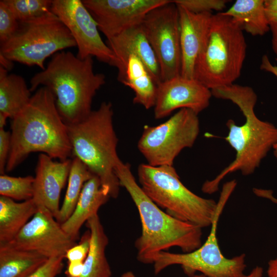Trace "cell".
<instances>
[{
  "label": "cell",
  "mask_w": 277,
  "mask_h": 277,
  "mask_svg": "<svg viewBox=\"0 0 277 277\" xmlns=\"http://www.w3.org/2000/svg\"><path fill=\"white\" fill-rule=\"evenodd\" d=\"M211 91L214 97L230 101L238 106L245 121L241 125L231 119L227 122L228 133L224 139L235 150V157L213 179L204 182L202 190L207 194L217 191L221 182L229 174L236 171L245 176L252 174L277 144V127L260 120L254 112L258 97L251 87L233 84Z\"/></svg>",
  "instance_id": "6da1fadb"
},
{
  "label": "cell",
  "mask_w": 277,
  "mask_h": 277,
  "mask_svg": "<svg viewBox=\"0 0 277 277\" xmlns=\"http://www.w3.org/2000/svg\"><path fill=\"white\" fill-rule=\"evenodd\" d=\"M10 128L7 172L14 170L32 152H40L61 161L72 156L67 125L57 109L54 95L46 87L38 88L27 106L12 118Z\"/></svg>",
  "instance_id": "7a4b0ae2"
},
{
  "label": "cell",
  "mask_w": 277,
  "mask_h": 277,
  "mask_svg": "<svg viewBox=\"0 0 277 277\" xmlns=\"http://www.w3.org/2000/svg\"><path fill=\"white\" fill-rule=\"evenodd\" d=\"M114 172L120 186L127 191L140 215L142 232L134 244L139 262L153 264L161 252L173 247L188 253L202 245V228L177 220L163 211L138 185L129 164L120 160Z\"/></svg>",
  "instance_id": "3957f363"
},
{
  "label": "cell",
  "mask_w": 277,
  "mask_h": 277,
  "mask_svg": "<svg viewBox=\"0 0 277 277\" xmlns=\"http://www.w3.org/2000/svg\"><path fill=\"white\" fill-rule=\"evenodd\" d=\"M106 83L105 75L95 73L92 57L81 59L64 50L57 52L44 70L30 81V90L43 85L54 95L58 113L66 125L85 119L92 112V100Z\"/></svg>",
  "instance_id": "277c9868"
},
{
  "label": "cell",
  "mask_w": 277,
  "mask_h": 277,
  "mask_svg": "<svg viewBox=\"0 0 277 277\" xmlns=\"http://www.w3.org/2000/svg\"><path fill=\"white\" fill-rule=\"evenodd\" d=\"M113 115L112 104L103 102L84 120L66 125L72 155L99 178L111 197L116 198L121 186L114 168L121 159L117 153L118 138Z\"/></svg>",
  "instance_id": "5b68a950"
},
{
  "label": "cell",
  "mask_w": 277,
  "mask_h": 277,
  "mask_svg": "<svg viewBox=\"0 0 277 277\" xmlns=\"http://www.w3.org/2000/svg\"><path fill=\"white\" fill-rule=\"evenodd\" d=\"M246 49L243 30L238 22L223 12L212 14L194 79L210 90L233 84L241 75Z\"/></svg>",
  "instance_id": "8992f818"
},
{
  "label": "cell",
  "mask_w": 277,
  "mask_h": 277,
  "mask_svg": "<svg viewBox=\"0 0 277 277\" xmlns=\"http://www.w3.org/2000/svg\"><path fill=\"white\" fill-rule=\"evenodd\" d=\"M137 175L146 194L169 215L202 228L211 225L217 202L201 197L188 189L173 166L141 164Z\"/></svg>",
  "instance_id": "52a82bcc"
},
{
  "label": "cell",
  "mask_w": 277,
  "mask_h": 277,
  "mask_svg": "<svg viewBox=\"0 0 277 277\" xmlns=\"http://www.w3.org/2000/svg\"><path fill=\"white\" fill-rule=\"evenodd\" d=\"M236 185L235 180L223 185L210 232L205 243L197 249L188 253L161 252L153 263L155 274L170 266L179 265L185 273L191 277L197 271L206 277H243L245 275V254H242L231 259L225 257L219 247L216 237L220 216Z\"/></svg>",
  "instance_id": "ba28073f"
},
{
  "label": "cell",
  "mask_w": 277,
  "mask_h": 277,
  "mask_svg": "<svg viewBox=\"0 0 277 277\" xmlns=\"http://www.w3.org/2000/svg\"><path fill=\"white\" fill-rule=\"evenodd\" d=\"M76 47L69 30L52 11L19 22L14 34L0 45V53L13 62L45 69L46 60L61 51Z\"/></svg>",
  "instance_id": "9c48e42d"
},
{
  "label": "cell",
  "mask_w": 277,
  "mask_h": 277,
  "mask_svg": "<svg viewBox=\"0 0 277 277\" xmlns=\"http://www.w3.org/2000/svg\"><path fill=\"white\" fill-rule=\"evenodd\" d=\"M197 114L183 108L155 126H145L137 148L147 164L152 166H173L186 148L192 147L200 133Z\"/></svg>",
  "instance_id": "30bf717a"
},
{
  "label": "cell",
  "mask_w": 277,
  "mask_h": 277,
  "mask_svg": "<svg viewBox=\"0 0 277 277\" xmlns=\"http://www.w3.org/2000/svg\"><path fill=\"white\" fill-rule=\"evenodd\" d=\"M142 26L157 57L162 82L181 75L180 28L176 5L170 1L153 9L146 15Z\"/></svg>",
  "instance_id": "8fae6325"
},
{
  "label": "cell",
  "mask_w": 277,
  "mask_h": 277,
  "mask_svg": "<svg viewBox=\"0 0 277 277\" xmlns=\"http://www.w3.org/2000/svg\"><path fill=\"white\" fill-rule=\"evenodd\" d=\"M51 11L69 30L81 59L94 57L113 66L115 57L102 39L97 25L81 0H52Z\"/></svg>",
  "instance_id": "7c38bea8"
},
{
  "label": "cell",
  "mask_w": 277,
  "mask_h": 277,
  "mask_svg": "<svg viewBox=\"0 0 277 277\" xmlns=\"http://www.w3.org/2000/svg\"><path fill=\"white\" fill-rule=\"evenodd\" d=\"M16 236L6 244L37 252L48 259L64 256L76 243L62 229L50 211L42 204Z\"/></svg>",
  "instance_id": "4fadbf2b"
},
{
  "label": "cell",
  "mask_w": 277,
  "mask_h": 277,
  "mask_svg": "<svg viewBox=\"0 0 277 277\" xmlns=\"http://www.w3.org/2000/svg\"><path fill=\"white\" fill-rule=\"evenodd\" d=\"M168 0H82L99 30L109 39L124 31L142 24L152 10Z\"/></svg>",
  "instance_id": "5bb4252c"
},
{
  "label": "cell",
  "mask_w": 277,
  "mask_h": 277,
  "mask_svg": "<svg viewBox=\"0 0 277 277\" xmlns=\"http://www.w3.org/2000/svg\"><path fill=\"white\" fill-rule=\"evenodd\" d=\"M212 96L210 89L194 78L180 75L162 81L157 87L154 117L161 119L183 108L198 114L209 106Z\"/></svg>",
  "instance_id": "9a60e30c"
},
{
  "label": "cell",
  "mask_w": 277,
  "mask_h": 277,
  "mask_svg": "<svg viewBox=\"0 0 277 277\" xmlns=\"http://www.w3.org/2000/svg\"><path fill=\"white\" fill-rule=\"evenodd\" d=\"M49 155L41 153L38 156L34 181L33 199L42 204L55 218L58 215L61 193L70 170L72 160L55 161Z\"/></svg>",
  "instance_id": "2e32d148"
},
{
  "label": "cell",
  "mask_w": 277,
  "mask_h": 277,
  "mask_svg": "<svg viewBox=\"0 0 277 277\" xmlns=\"http://www.w3.org/2000/svg\"><path fill=\"white\" fill-rule=\"evenodd\" d=\"M176 6L180 28L181 76L194 78L195 64L206 44L213 14L194 13Z\"/></svg>",
  "instance_id": "e0dca14e"
},
{
  "label": "cell",
  "mask_w": 277,
  "mask_h": 277,
  "mask_svg": "<svg viewBox=\"0 0 277 277\" xmlns=\"http://www.w3.org/2000/svg\"><path fill=\"white\" fill-rule=\"evenodd\" d=\"M106 44L113 52L116 68L131 53L137 55L146 65L159 85L161 82L159 64L147 39L142 24L132 27L116 36L107 39Z\"/></svg>",
  "instance_id": "ac0fdd59"
},
{
  "label": "cell",
  "mask_w": 277,
  "mask_h": 277,
  "mask_svg": "<svg viewBox=\"0 0 277 277\" xmlns=\"http://www.w3.org/2000/svg\"><path fill=\"white\" fill-rule=\"evenodd\" d=\"M117 69V80L134 93L133 103L146 109L154 107L158 85L142 60L135 54H129Z\"/></svg>",
  "instance_id": "d6986e66"
},
{
  "label": "cell",
  "mask_w": 277,
  "mask_h": 277,
  "mask_svg": "<svg viewBox=\"0 0 277 277\" xmlns=\"http://www.w3.org/2000/svg\"><path fill=\"white\" fill-rule=\"evenodd\" d=\"M110 197L108 190L102 186L99 178L93 175L85 183L73 212L61 224L62 229L75 241L83 224L97 213L99 208Z\"/></svg>",
  "instance_id": "ffe728a7"
},
{
  "label": "cell",
  "mask_w": 277,
  "mask_h": 277,
  "mask_svg": "<svg viewBox=\"0 0 277 277\" xmlns=\"http://www.w3.org/2000/svg\"><path fill=\"white\" fill-rule=\"evenodd\" d=\"M37 210L33 199L18 203L0 195V244L12 241Z\"/></svg>",
  "instance_id": "44dd1931"
},
{
  "label": "cell",
  "mask_w": 277,
  "mask_h": 277,
  "mask_svg": "<svg viewBox=\"0 0 277 277\" xmlns=\"http://www.w3.org/2000/svg\"><path fill=\"white\" fill-rule=\"evenodd\" d=\"M86 223L90 232V244L81 277H111V270L105 254L109 240L98 214L91 216Z\"/></svg>",
  "instance_id": "7402d4cb"
},
{
  "label": "cell",
  "mask_w": 277,
  "mask_h": 277,
  "mask_svg": "<svg viewBox=\"0 0 277 277\" xmlns=\"http://www.w3.org/2000/svg\"><path fill=\"white\" fill-rule=\"evenodd\" d=\"M48 259L35 251L0 244V277H28Z\"/></svg>",
  "instance_id": "603a6c76"
},
{
  "label": "cell",
  "mask_w": 277,
  "mask_h": 277,
  "mask_svg": "<svg viewBox=\"0 0 277 277\" xmlns=\"http://www.w3.org/2000/svg\"><path fill=\"white\" fill-rule=\"evenodd\" d=\"M31 91L19 75L8 74L0 66V112L11 119L29 104Z\"/></svg>",
  "instance_id": "cb8c5ba5"
},
{
  "label": "cell",
  "mask_w": 277,
  "mask_h": 277,
  "mask_svg": "<svg viewBox=\"0 0 277 277\" xmlns=\"http://www.w3.org/2000/svg\"><path fill=\"white\" fill-rule=\"evenodd\" d=\"M263 0H237L223 13L233 18L242 30L253 36L263 35L270 30Z\"/></svg>",
  "instance_id": "d4e9b609"
},
{
  "label": "cell",
  "mask_w": 277,
  "mask_h": 277,
  "mask_svg": "<svg viewBox=\"0 0 277 277\" xmlns=\"http://www.w3.org/2000/svg\"><path fill=\"white\" fill-rule=\"evenodd\" d=\"M93 174L78 159H72L68 176V187L62 206L56 220L61 224L65 222L73 212L85 183Z\"/></svg>",
  "instance_id": "484cf974"
},
{
  "label": "cell",
  "mask_w": 277,
  "mask_h": 277,
  "mask_svg": "<svg viewBox=\"0 0 277 277\" xmlns=\"http://www.w3.org/2000/svg\"><path fill=\"white\" fill-rule=\"evenodd\" d=\"M34 177L28 175L14 177L0 176V195L17 201H27L34 196Z\"/></svg>",
  "instance_id": "4316f807"
},
{
  "label": "cell",
  "mask_w": 277,
  "mask_h": 277,
  "mask_svg": "<svg viewBox=\"0 0 277 277\" xmlns=\"http://www.w3.org/2000/svg\"><path fill=\"white\" fill-rule=\"evenodd\" d=\"M19 22L39 17L51 11L52 0H3Z\"/></svg>",
  "instance_id": "83f0119b"
},
{
  "label": "cell",
  "mask_w": 277,
  "mask_h": 277,
  "mask_svg": "<svg viewBox=\"0 0 277 277\" xmlns=\"http://www.w3.org/2000/svg\"><path fill=\"white\" fill-rule=\"evenodd\" d=\"M173 2L194 13H212V11H221L229 1L226 0H175Z\"/></svg>",
  "instance_id": "f1b7e54d"
},
{
  "label": "cell",
  "mask_w": 277,
  "mask_h": 277,
  "mask_svg": "<svg viewBox=\"0 0 277 277\" xmlns=\"http://www.w3.org/2000/svg\"><path fill=\"white\" fill-rule=\"evenodd\" d=\"M19 22L3 2L0 1V45L6 42L16 32Z\"/></svg>",
  "instance_id": "f546056e"
},
{
  "label": "cell",
  "mask_w": 277,
  "mask_h": 277,
  "mask_svg": "<svg viewBox=\"0 0 277 277\" xmlns=\"http://www.w3.org/2000/svg\"><path fill=\"white\" fill-rule=\"evenodd\" d=\"M90 244V232L87 230L81 238L78 244L69 248L65 255L68 262H84L87 256Z\"/></svg>",
  "instance_id": "4dcf8cb0"
},
{
  "label": "cell",
  "mask_w": 277,
  "mask_h": 277,
  "mask_svg": "<svg viewBox=\"0 0 277 277\" xmlns=\"http://www.w3.org/2000/svg\"><path fill=\"white\" fill-rule=\"evenodd\" d=\"M64 256L49 258L38 269L28 277H56L63 269Z\"/></svg>",
  "instance_id": "1f68e13d"
},
{
  "label": "cell",
  "mask_w": 277,
  "mask_h": 277,
  "mask_svg": "<svg viewBox=\"0 0 277 277\" xmlns=\"http://www.w3.org/2000/svg\"><path fill=\"white\" fill-rule=\"evenodd\" d=\"M11 133L0 129V173L4 174L10 149Z\"/></svg>",
  "instance_id": "d6a6232c"
},
{
  "label": "cell",
  "mask_w": 277,
  "mask_h": 277,
  "mask_svg": "<svg viewBox=\"0 0 277 277\" xmlns=\"http://www.w3.org/2000/svg\"><path fill=\"white\" fill-rule=\"evenodd\" d=\"M84 263L82 262H68L65 271L67 277H81L84 270Z\"/></svg>",
  "instance_id": "836d02e7"
},
{
  "label": "cell",
  "mask_w": 277,
  "mask_h": 277,
  "mask_svg": "<svg viewBox=\"0 0 277 277\" xmlns=\"http://www.w3.org/2000/svg\"><path fill=\"white\" fill-rule=\"evenodd\" d=\"M260 68L262 70L272 73L277 77V65H272L267 55L262 56ZM273 150L274 156L277 159V144L273 147Z\"/></svg>",
  "instance_id": "e575fe53"
},
{
  "label": "cell",
  "mask_w": 277,
  "mask_h": 277,
  "mask_svg": "<svg viewBox=\"0 0 277 277\" xmlns=\"http://www.w3.org/2000/svg\"><path fill=\"white\" fill-rule=\"evenodd\" d=\"M253 191L257 196L268 199L277 204V199L273 196L271 190L254 188Z\"/></svg>",
  "instance_id": "d590c367"
},
{
  "label": "cell",
  "mask_w": 277,
  "mask_h": 277,
  "mask_svg": "<svg viewBox=\"0 0 277 277\" xmlns=\"http://www.w3.org/2000/svg\"><path fill=\"white\" fill-rule=\"evenodd\" d=\"M264 6L266 14L277 13V0H265Z\"/></svg>",
  "instance_id": "8d00e7d4"
},
{
  "label": "cell",
  "mask_w": 277,
  "mask_h": 277,
  "mask_svg": "<svg viewBox=\"0 0 277 277\" xmlns=\"http://www.w3.org/2000/svg\"><path fill=\"white\" fill-rule=\"evenodd\" d=\"M270 30L272 33V46L274 52L277 55V22L269 23Z\"/></svg>",
  "instance_id": "74e56055"
},
{
  "label": "cell",
  "mask_w": 277,
  "mask_h": 277,
  "mask_svg": "<svg viewBox=\"0 0 277 277\" xmlns=\"http://www.w3.org/2000/svg\"><path fill=\"white\" fill-rule=\"evenodd\" d=\"M268 265V277H277V258L270 260Z\"/></svg>",
  "instance_id": "f35d334b"
},
{
  "label": "cell",
  "mask_w": 277,
  "mask_h": 277,
  "mask_svg": "<svg viewBox=\"0 0 277 277\" xmlns=\"http://www.w3.org/2000/svg\"><path fill=\"white\" fill-rule=\"evenodd\" d=\"M263 275V269L260 266H256L254 268L250 273L247 275H244L243 277H262ZM192 277H206L203 274L200 275H194Z\"/></svg>",
  "instance_id": "ab89813d"
},
{
  "label": "cell",
  "mask_w": 277,
  "mask_h": 277,
  "mask_svg": "<svg viewBox=\"0 0 277 277\" xmlns=\"http://www.w3.org/2000/svg\"><path fill=\"white\" fill-rule=\"evenodd\" d=\"M13 61L0 53V65L8 71L11 70L14 66Z\"/></svg>",
  "instance_id": "60d3db41"
},
{
  "label": "cell",
  "mask_w": 277,
  "mask_h": 277,
  "mask_svg": "<svg viewBox=\"0 0 277 277\" xmlns=\"http://www.w3.org/2000/svg\"><path fill=\"white\" fill-rule=\"evenodd\" d=\"M8 118L9 117L6 114L0 112V129L4 128Z\"/></svg>",
  "instance_id": "b9f144b4"
},
{
  "label": "cell",
  "mask_w": 277,
  "mask_h": 277,
  "mask_svg": "<svg viewBox=\"0 0 277 277\" xmlns=\"http://www.w3.org/2000/svg\"><path fill=\"white\" fill-rule=\"evenodd\" d=\"M269 23L277 22V13L266 14Z\"/></svg>",
  "instance_id": "7bdbcfd3"
},
{
  "label": "cell",
  "mask_w": 277,
  "mask_h": 277,
  "mask_svg": "<svg viewBox=\"0 0 277 277\" xmlns=\"http://www.w3.org/2000/svg\"><path fill=\"white\" fill-rule=\"evenodd\" d=\"M121 277H136L131 271H127L123 273Z\"/></svg>",
  "instance_id": "ee69618b"
}]
</instances>
